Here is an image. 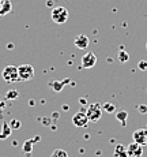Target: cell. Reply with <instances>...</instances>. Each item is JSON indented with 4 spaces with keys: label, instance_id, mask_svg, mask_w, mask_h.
<instances>
[{
    "label": "cell",
    "instance_id": "16",
    "mask_svg": "<svg viewBox=\"0 0 147 157\" xmlns=\"http://www.w3.org/2000/svg\"><path fill=\"white\" fill-rule=\"evenodd\" d=\"M116 105L112 104V102H105V104L102 105V111H105V112L108 113H115L116 112Z\"/></svg>",
    "mask_w": 147,
    "mask_h": 157
},
{
    "label": "cell",
    "instance_id": "14",
    "mask_svg": "<svg viewBox=\"0 0 147 157\" xmlns=\"http://www.w3.org/2000/svg\"><path fill=\"white\" fill-rule=\"evenodd\" d=\"M64 85H65V82L64 81H53V82H50L49 83V86H50V89H53L56 93H59V92H61L63 89H64Z\"/></svg>",
    "mask_w": 147,
    "mask_h": 157
},
{
    "label": "cell",
    "instance_id": "6",
    "mask_svg": "<svg viewBox=\"0 0 147 157\" xmlns=\"http://www.w3.org/2000/svg\"><path fill=\"white\" fill-rule=\"evenodd\" d=\"M80 63H82L83 68H93L95 66V63H97V56L93 52H86L80 59Z\"/></svg>",
    "mask_w": 147,
    "mask_h": 157
},
{
    "label": "cell",
    "instance_id": "10",
    "mask_svg": "<svg viewBox=\"0 0 147 157\" xmlns=\"http://www.w3.org/2000/svg\"><path fill=\"white\" fill-rule=\"evenodd\" d=\"M13 11V3L11 0H3L2 6H0V17H4V15L10 14Z\"/></svg>",
    "mask_w": 147,
    "mask_h": 157
},
{
    "label": "cell",
    "instance_id": "3",
    "mask_svg": "<svg viewBox=\"0 0 147 157\" xmlns=\"http://www.w3.org/2000/svg\"><path fill=\"white\" fill-rule=\"evenodd\" d=\"M2 77L6 83H14L19 79V74H18L17 66H7L2 72Z\"/></svg>",
    "mask_w": 147,
    "mask_h": 157
},
{
    "label": "cell",
    "instance_id": "2",
    "mask_svg": "<svg viewBox=\"0 0 147 157\" xmlns=\"http://www.w3.org/2000/svg\"><path fill=\"white\" fill-rule=\"evenodd\" d=\"M86 115H87L89 120L93 123H97L98 120L102 117V107H101L98 102H94V104H90L86 109Z\"/></svg>",
    "mask_w": 147,
    "mask_h": 157
},
{
    "label": "cell",
    "instance_id": "26",
    "mask_svg": "<svg viewBox=\"0 0 147 157\" xmlns=\"http://www.w3.org/2000/svg\"><path fill=\"white\" fill-rule=\"evenodd\" d=\"M0 127H2V123H0Z\"/></svg>",
    "mask_w": 147,
    "mask_h": 157
},
{
    "label": "cell",
    "instance_id": "15",
    "mask_svg": "<svg viewBox=\"0 0 147 157\" xmlns=\"http://www.w3.org/2000/svg\"><path fill=\"white\" fill-rule=\"evenodd\" d=\"M117 60L121 63V64L127 63L128 60H130V55H128V52H125L124 49H121L120 52H117Z\"/></svg>",
    "mask_w": 147,
    "mask_h": 157
},
{
    "label": "cell",
    "instance_id": "12",
    "mask_svg": "<svg viewBox=\"0 0 147 157\" xmlns=\"http://www.w3.org/2000/svg\"><path fill=\"white\" fill-rule=\"evenodd\" d=\"M11 127L10 124H7V123H3V126L0 127V138L2 140H6V138H8L11 135Z\"/></svg>",
    "mask_w": 147,
    "mask_h": 157
},
{
    "label": "cell",
    "instance_id": "4",
    "mask_svg": "<svg viewBox=\"0 0 147 157\" xmlns=\"http://www.w3.org/2000/svg\"><path fill=\"white\" fill-rule=\"evenodd\" d=\"M18 74H19L20 81H30L34 78V68L28 63H23L18 67Z\"/></svg>",
    "mask_w": 147,
    "mask_h": 157
},
{
    "label": "cell",
    "instance_id": "13",
    "mask_svg": "<svg viewBox=\"0 0 147 157\" xmlns=\"http://www.w3.org/2000/svg\"><path fill=\"white\" fill-rule=\"evenodd\" d=\"M115 113H116V119H117V122H120L123 126L127 124V119H128V112L127 111L121 109V111H117V112H115Z\"/></svg>",
    "mask_w": 147,
    "mask_h": 157
},
{
    "label": "cell",
    "instance_id": "5",
    "mask_svg": "<svg viewBox=\"0 0 147 157\" xmlns=\"http://www.w3.org/2000/svg\"><path fill=\"white\" fill-rule=\"evenodd\" d=\"M89 117L83 111H79L72 116V124L75 127H86L89 124Z\"/></svg>",
    "mask_w": 147,
    "mask_h": 157
},
{
    "label": "cell",
    "instance_id": "9",
    "mask_svg": "<svg viewBox=\"0 0 147 157\" xmlns=\"http://www.w3.org/2000/svg\"><path fill=\"white\" fill-rule=\"evenodd\" d=\"M74 44H75V47L79 48V49H86V48L89 47V44H90V40H89L87 36L79 34V36H76V37H75Z\"/></svg>",
    "mask_w": 147,
    "mask_h": 157
},
{
    "label": "cell",
    "instance_id": "22",
    "mask_svg": "<svg viewBox=\"0 0 147 157\" xmlns=\"http://www.w3.org/2000/svg\"><path fill=\"white\" fill-rule=\"evenodd\" d=\"M6 108V101L3 98H0V111H3Z\"/></svg>",
    "mask_w": 147,
    "mask_h": 157
},
{
    "label": "cell",
    "instance_id": "1",
    "mask_svg": "<svg viewBox=\"0 0 147 157\" xmlns=\"http://www.w3.org/2000/svg\"><path fill=\"white\" fill-rule=\"evenodd\" d=\"M68 17H70V13H68V10L65 7H63V6H57V7L52 8L50 18H52V21L55 23H57V25L65 23L68 21Z\"/></svg>",
    "mask_w": 147,
    "mask_h": 157
},
{
    "label": "cell",
    "instance_id": "18",
    "mask_svg": "<svg viewBox=\"0 0 147 157\" xmlns=\"http://www.w3.org/2000/svg\"><path fill=\"white\" fill-rule=\"evenodd\" d=\"M8 124H10L11 130H19L20 126H22V122H20L19 119H11Z\"/></svg>",
    "mask_w": 147,
    "mask_h": 157
},
{
    "label": "cell",
    "instance_id": "17",
    "mask_svg": "<svg viewBox=\"0 0 147 157\" xmlns=\"http://www.w3.org/2000/svg\"><path fill=\"white\" fill-rule=\"evenodd\" d=\"M50 157H68V153L64 149H55L52 152Z\"/></svg>",
    "mask_w": 147,
    "mask_h": 157
},
{
    "label": "cell",
    "instance_id": "27",
    "mask_svg": "<svg viewBox=\"0 0 147 157\" xmlns=\"http://www.w3.org/2000/svg\"><path fill=\"white\" fill-rule=\"evenodd\" d=\"M146 48H147V44H146Z\"/></svg>",
    "mask_w": 147,
    "mask_h": 157
},
{
    "label": "cell",
    "instance_id": "11",
    "mask_svg": "<svg viewBox=\"0 0 147 157\" xmlns=\"http://www.w3.org/2000/svg\"><path fill=\"white\" fill-rule=\"evenodd\" d=\"M113 156L115 157H128V153H127V146L121 144H117L115 147V152H113Z\"/></svg>",
    "mask_w": 147,
    "mask_h": 157
},
{
    "label": "cell",
    "instance_id": "8",
    "mask_svg": "<svg viewBox=\"0 0 147 157\" xmlns=\"http://www.w3.org/2000/svg\"><path fill=\"white\" fill-rule=\"evenodd\" d=\"M128 157H142L143 155V146L136 142H132L127 146Z\"/></svg>",
    "mask_w": 147,
    "mask_h": 157
},
{
    "label": "cell",
    "instance_id": "25",
    "mask_svg": "<svg viewBox=\"0 0 147 157\" xmlns=\"http://www.w3.org/2000/svg\"><path fill=\"white\" fill-rule=\"evenodd\" d=\"M2 3H3V2H2V0H0V6H2Z\"/></svg>",
    "mask_w": 147,
    "mask_h": 157
},
{
    "label": "cell",
    "instance_id": "7",
    "mask_svg": "<svg viewBox=\"0 0 147 157\" xmlns=\"http://www.w3.org/2000/svg\"><path fill=\"white\" fill-rule=\"evenodd\" d=\"M132 140H134V142L142 145V146L147 145V128H139L136 131H134Z\"/></svg>",
    "mask_w": 147,
    "mask_h": 157
},
{
    "label": "cell",
    "instance_id": "21",
    "mask_svg": "<svg viewBox=\"0 0 147 157\" xmlns=\"http://www.w3.org/2000/svg\"><path fill=\"white\" fill-rule=\"evenodd\" d=\"M138 111H139L140 113H143V115L147 113V105L146 104H140L139 107H138Z\"/></svg>",
    "mask_w": 147,
    "mask_h": 157
},
{
    "label": "cell",
    "instance_id": "20",
    "mask_svg": "<svg viewBox=\"0 0 147 157\" xmlns=\"http://www.w3.org/2000/svg\"><path fill=\"white\" fill-rule=\"evenodd\" d=\"M138 67H139V70L146 71L147 70V60H140V62L138 63Z\"/></svg>",
    "mask_w": 147,
    "mask_h": 157
},
{
    "label": "cell",
    "instance_id": "19",
    "mask_svg": "<svg viewBox=\"0 0 147 157\" xmlns=\"http://www.w3.org/2000/svg\"><path fill=\"white\" fill-rule=\"evenodd\" d=\"M6 97H7L8 100H15V98L19 97V92H18V90H15V89H11V90H8V92H7Z\"/></svg>",
    "mask_w": 147,
    "mask_h": 157
},
{
    "label": "cell",
    "instance_id": "23",
    "mask_svg": "<svg viewBox=\"0 0 147 157\" xmlns=\"http://www.w3.org/2000/svg\"><path fill=\"white\" fill-rule=\"evenodd\" d=\"M46 6H49V7H53V2H50V0H48V2H46Z\"/></svg>",
    "mask_w": 147,
    "mask_h": 157
},
{
    "label": "cell",
    "instance_id": "24",
    "mask_svg": "<svg viewBox=\"0 0 147 157\" xmlns=\"http://www.w3.org/2000/svg\"><path fill=\"white\" fill-rule=\"evenodd\" d=\"M79 102H80V104H86V102H87V101H86V98H85V100H83V98H80V100H79Z\"/></svg>",
    "mask_w": 147,
    "mask_h": 157
}]
</instances>
